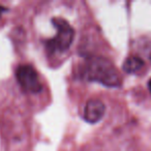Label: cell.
Masks as SVG:
<instances>
[{
  "mask_svg": "<svg viewBox=\"0 0 151 151\" xmlns=\"http://www.w3.org/2000/svg\"><path fill=\"white\" fill-rule=\"evenodd\" d=\"M81 75L89 82H96L106 87H119L121 77L115 64L103 56H92L86 59Z\"/></svg>",
  "mask_w": 151,
  "mask_h": 151,
  "instance_id": "cell-1",
  "label": "cell"
},
{
  "mask_svg": "<svg viewBox=\"0 0 151 151\" xmlns=\"http://www.w3.org/2000/svg\"><path fill=\"white\" fill-rule=\"evenodd\" d=\"M52 24L57 29V34L47 42V50L51 53L66 52L75 38V30L63 18H53Z\"/></svg>",
  "mask_w": 151,
  "mask_h": 151,
  "instance_id": "cell-2",
  "label": "cell"
},
{
  "mask_svg": "<svg viewBox=\"0 0 151 151\" xmlns=\"http://www.w3.org/2000/svg\"><path fill=\"white\" fill-rule=\"evenodd\" d=\"M16 78L25 92L40 93L42 90V85L40 81L36 70L31 65H20L16 70Z\"/></svg>",
  "mask_w": 151,
  "mask_h": 151,
  "instance_id": "cell-3",
  "label": "cell"
},
{
  "mask_svg": "<svg viewBox=\"0 0 151 151\" xmlns=\"http://www.w3.org/2000/svg\"><path fill=\"white\" fill-rule=\"evenodd\" d=\"M106 112V106L99 99H89L84 108L83 117L88 123H96L103 119Z\"/></svg>",
  "mask_w": 151,
  "mask_h": 151,
  "instance_id": "cell-4",
  "label": "cell"
},
{
  "mask_svg": "<svg viewBox=\"0 0 151 151\" xmlns=\"http://www.w3.org/2000/svg\"><path fill=\"white\" fill-rule=\"evenodd\" d=\"M144 66V60L139 56H129L124 60L122 69L124 73H138Z\"/></svg>",
  "mask_w": 151,
  "mask_h": 151,
  "instance_id": "cell-5",
  "label": "cell"
},
{
  "mask_svg": "<svg viewBox=\"0 0 151 151\" xmlns=\"http://www.w3.org/2000/svg\"><path fill=\"white\" fill-rule=\"evenodd\" d=\"M7 11V9L6 7H4V6H1V5H0V16L2 15L3 13H5V12Z\"/></svg>",
  "mask_w": 151,
  "mask_h": 151,
  "instance_id": "cell-6",
  "label": "cell"
},
{
  "mask_svg": "<svg viewBox=\"0 0 151 151\" xmlns=\"http://www.w3.org/2000/svg\"><path fill=\"white\" fill-rule=\"evenodd\" d=\"M148 89H149V91L151 92V79L149 80V82H148Z\"/></svg>",
  "mask_w": 151,
  "mask_h": 151,
  "instance_id": "cell-7",
  "label": "cell"
}]
</instances>
